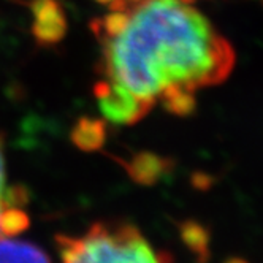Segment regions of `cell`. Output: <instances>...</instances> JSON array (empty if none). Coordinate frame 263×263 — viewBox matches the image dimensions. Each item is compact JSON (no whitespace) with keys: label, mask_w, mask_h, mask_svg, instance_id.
Instances as JSON below:
<instances>
[{"label":"cell","mask_w":263,"mask_h":263,"mask_svg":"<svg viewBox=\"0 0 263 263\" xmlns=\"http://www.w3.org/2000/svg\"><path fill=\"white\" fill-rule=\"evenodd\" d=\"M106 81L173 115L195 108V93L229 78L235 49L184 0H143L127 8L122 27L99 39Z\"/></svg>","instance_id":"6da1fadb"},{"label":"cell","mask_w":263,"mask_h":263,"mask_svg":"<svg viewBox=\"0 0 263 263\" xmlns=\"http://www.w3.org/2000/svg\"><path fill=\"white\" fill-rule=\"evenodd\" d=\"M184 2H189L191 4V2H194V0H184Z\"/></svg>","instance_id":"30bf717a"},{"label":"cell","mask_w":263,"mask_h":263,"mask_svg":"<svg viewBox=\"0 0 263 263\" xmlns=\"http://www.w3.org/2000/svg\"><path fill=\"white\" fill-rule=\"evenodd\" d=\"M61 263H170L137 225L124 220L93 222L78 235H55Z\"/></svg>","instance_id":"7a4b0ae2"},{"label":"cell","mask_w":263,"mask_h":263,"mask_svg":"<svg viewBox=\"0 0 263 263\" xmlns=\"http://www.w3.org/2000/svg\"><path fill=\"white\" fill-rule=\"evenodd\" d=\"M27 192L21 185L7 184L4 143L0 138V236H17L29 227V216L24 211Z\"/></svg>","instance_id":"3957f363"},{"label":"cell","mask_w":263,"mask_h":263,"mask_svg":"<svg viewBox=\"0 0 263 263\" xmlns=\"http://www.w3.org/2000/svg\"><path fill=\"white\" fill-rule=\"evenodd\" d=\"M0 263H51V258L30 241L0 236Z\"/></svg>","instance_id":"8992f818"},{"label":"cell","mask_w":263,"mask_h":263,"mask_svg":"<svg viewBox=\"0 0 263 263\" xmlns=\"http://www.w3.org/2000/svg\"><path fill=\"white\" fill-rule=\"evenodd\" d=\"M125 166L132 178L138 182H154L163 170V160L149 153H141L132 157V160L125 163Z\"/></svg>","instance_id":"ba28073f"},{"label":"cell","mask_w":263,"mask_h":263,"mask_svg":"<svg viewBox=\"0 0 263 263\" xmlns=\"http://www.w3.org/2000/svg\"><path fill=\"white\" fill-rule=\"evenodd\" d=\"M93 90H96V96L99 99L102 115L109 122L135 124L143 119L151 109L146 103L138 100L134 93L106 80L97 83Z\"/></svg>","instance_id":"277c9868"},{"label":"cell","mask_w":263,"mask_h":263,"mask_svg":"<svg viewBox=\"0 0 263 263\" xmlns=\"http://www.w3.org/2000/svg\"><path fill=\"white\" fill-rule=\"evenodd\" d=\"M71 141L83 151H97L106 140V124L100 119L83 118L71 128Z\"/></svg>","instance_id":"52a82bcc"},{"label":"cell","mask_w":263,"mask_h":263,"mask_svg":"<svg viewBox=\"0 0 263 263\" xmlns=\"http://www.w3.org/2000/svg\"><path fill=\"white\" fill-rule=\"evenodd\" d=\"M97 2H100V4H103V5H112L116 2V0H97Z\"/></svg>","instance_id":"9c48e42d"},{"label":"cell","mask_w":263,"mask_h":263,"mask_svg":"<svg viewBox=\"0 0 263 263\" xmlns=\"http://www.w3.org/2000/svg\"><path fill=\"white\" fill-rule=\"evenodd\" d=\"M32 33L43 46L58 45L67 32V17L58 0H32Z\"/></svg>","instance_id":"5b68a950"}]
</instances>
